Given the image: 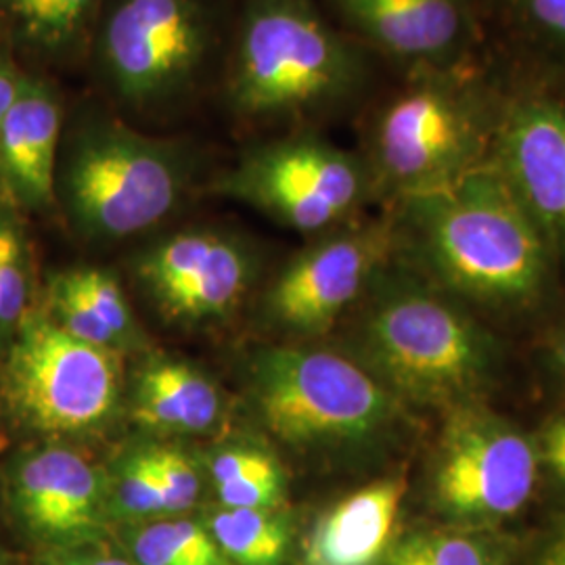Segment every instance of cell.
<instances>
[{
	"mask_svg": "<svg viewBox=\"0 0 565 565\" xmlns=\"http://www.w3.org/2000/svg\"><path fill=\"white\" fill-rule=\"evenodd\" d=\"M394 258L486 323L543 321L565 285L541 228L490 166L385 207Z\"/></svg>",
	"mask_w": 565,
	"mask_h": 565,
	"instance_id": "1",
	"label": "cell"
},
{
	"mask_svg": "<svg viewBox=\"0 0 565 565\" xmlns=\"http://www.w3.org/2000/svg\"><path fill=\"white\" fill-rule=\"evenodd\" d=\"M343 319L338 348L422 419L492 403L505 382L503 333L396 258Z\"/></svg>",
	"mask_w": 565,
	"mask_h": 565,
	"instance_id": "2",
	"label": "cell"
},
{
	"mask_svg": "<svg viewBox=\"0 0 565 565\" xmlns=\"http://www.w3.org/2000/svg\"><path fill=\"white\" fill-rule=\"evenodd\" d=\"M380 60L331 20L321 0H243L221 99L247 126L315 128L361 114Z\"/></svg>",
	"mask_w": 565,
	"mask_h": 565,
	"instance_id": "3",
	"label": "cell"
},
{
	"mask_svg": "<svg viewBox=\"0 0 565 565\" xmlns=\"http://www.w3.org/2000/svg\"><path fill=\"white\" fill-rule=\"evenodd\" d=\"M503 86L488 53L459 67L401 72L361 116V153L377 202L443 191L490 162Z\"/></svg>",
	"mask_w": 565,
	"mask_h": 565,
	"instance_id": "4",
	"label": "cell"
},
{
	"mask_svg": "<svg viewBox=\"0 0 565 565\" xmlns=\"http://www.w3.org/2000/svg\"><path fill=\"white\" fill-rule=\"evenodd\" d=\"M249 394L268 434L321 463L384 461L425 422L342 348L319 343L260 350L249 366Z\"/></svg>",
	"mask_w": 565,
	"mask_h": 565,
	"instance_id": "5",
	"label": "cell"
},
{
	"mask_svg": "<svg viewBox=\"0 0 565 565\" xmlns=\"http://www.w3.org/2000/svg\"><path fill=\"white\" fill-rule=\"evenodd\" d=\"M231 0H107L88 53L124 120L177 118L221 82L235 25Z\"/></svg>",
	"mask_w": 565,
	"mask_h": 565,
	"instance_id": "6",
	"label": "cell"
},
{
	"mask_svg": "<svg viewBox=\"0 0 565 565\" xmlns=\"http://www.w3.org/2000/svg\"><path fill=\"white\" fill-rule=\"evenodd\" d=\"M198 170L193 142L145 135L114 109L90 105L63 128L55 202L82 239L124 242L172 216Z\"/></svg>",
	"mask_w": 565,
	"mask_h": 565,
	"instance_id": "7",
	"label": "cell"
},
{
	"mask_svg": "<svg viewBox=\"0 0 565 565\" xmlns=\"http://www.w3.org/2000/svg\"><path fill=\"white\" fill-rule=\"evenodd\" d=\"M532 429L492 403L469 404L436 419L419 469V497L434 524L509 530L539 497Z\"/></svg>",
	"mask_w": 565,
	"mask_h": 565,
	"instance_id": "8",
	"label": "cell"
},
{
	"mask_svg": "<svg viewBox=\"0 0 565 565\" xmlns=\"http://www.w3.org/2000/svg\"><path fill=\"white\" fill-rule=\"evenodd\" d=\"M0 398L15 424L49 438L99 431L120 406L118 352L63 331L30 308L2 354Z\"/></svg>",
	"mask_w": 565,
	"mask_h": 565,
	"instance_id": "9",
	"label": "cell"
},
{
	"mask_svg": "<svg viewBox=\"0 0 565 565\" xmlns=\"http://www.w3.org/2000/svg\"><path fill=\"white\" fill-rule=\"evenodd\" d=\"M214 191L310 237L361 218L364 205L377 202L361 153L315 128L245 147Z\"/></svg>",
	"mask_w": 565,
	"mask_h": 565,
	"instance_id": "10",
	"label": "cell"
},
{
	"mask_svg": "<svg viewBox=\"0 0 565 565\" xmlns=\"http://www.w3.org/2000/svg\"><path fill=\"white\" fill-rule=\"evenodd\" d=\"M490 57L499 65L503 109L488 163L541 228L565 285V78Z\"/></svg>",
	"mask_w": 565,
	"mask_h": 565,
	"instance_id": "11",
	"label": "cell"
},
{
	"mask_svg": "<svg viewBox=\"0 0 565 565\" xmlns=\"http://www.w3.org/2000/svg\"><path fill=\"white\" fill-rule=\"evenodd\" d=\"M392 258L394 231L385 212L315 235L270 285L268 315L294 335H327Z\"/></svg>",
	"mask_w": 565,
	"mask_h": 565,
	"instance_id": "12",
	"label": "cell"
},
{
	"mask_svg": "<svg viewBox=\"0 0 565 565\" xmlns=\"http://www.w3.org/2000/svg\"><path fill=\"white\" fill-rule=\"evenodd\" d=\"M327 15L398 72L459 67L488 53L478 0H321Z\"/></svg>",
	"mask_w": 565,
	"mask_h": 565,
	"instance_id": "13",
	"label": "cell"
},
{
	"mask_svg": "<svg viewBox=\"0 0 565 565\" xmlns=\"http://www.w3.org/2000/svg\"><path fill=\"white\" fill-rule=\"evenodd\" d=\"M4 494L21 530L57 553L93 543L109 518L107 476L60 443L20 450L4 471Z\"/></svg>",
	"mask_w": 565,
	"mask_h": 565,
	"instance_id": "14",
	"label": "cell"
},
{
	"mask_svg": "<svg viewBox=\"0 0 565 565\" xmlns=\"http://www.w3.org/2000/svg\"><path fill=\"white\" fill-rule=\"evenodd\" d=\"M137 277L172 321L226 317L256 275V252L239 235L195 226L142 249Z\"/></svg>",
	"mask_w": 565,
	"mask_h": 565,
	"instance_id": "15",
	"label": "cell"
},
{
	"mask_svg": "<svg viewBox=\"0 0 565 565\" xmlns=\"http://www.w3.org/2000/svg\"><path fill=\"white\" fill-rule=\"evenodd\" d=\"M65 111L57 86L41 72L21 74L20 88L0 135V200L18 212L55 205Z\"/></svg>",
	"mask_w": 565,
	"mask_h": 565,
	"instance_id": "16",
	"label": "cell"
},
{
	"mask_svg": "<svg viewBox=\"0 0 565 565\" xmlns=\"http://www.w3.org/2000/svg\"><path fill=\"white\" fill-rule=\"evenodd\" d=\"M408 492L411 478L403 467L342 497L315 525L308 565H380L398 536Z\"/></svg>",
	"mask_w": 565,
	"mask_h": 565,
	"instance_id": "17",
	"label": "cell"
},
{
	"mask_svg": "<svg viewBox=\"0 0 565 565\" xmlns=\"http://www.w3.org/2000/svg\"><path fill=\"white\" fill-rule=\"evenodd\" d=\"M107 0H0V41L11 57L49 65L88 61Z\"/></svg>",
	"mask_w": 565,
	"mask_h": 565,
	"instance_id": "18",
	"label": "cell"
},
{
	"mask_svg": "<svg viewBox=\"0 0 565 565\" xmlns=\"http://www.w3.org/2000/svg\"><path fill=\"white\" fill-rule=\"evenodd\" d=\"M223 396L202 371L181 361H153L135 377L130 415L137 424L166 434H203L223 415Z\"/></svg>",
	"mask_w": 565,
	"mask_h": 565,
	"instance_id": "19",
	"label": "cell"
},
{
	"mask_svg": "<svg viewBox=\"0 0 565 565\" xmlns=\"http://www.w3.org/2000/svg\"><path fill=\"white\" fill-rule=\"evenodd\" d=\"M497 60L565 78V0H478Z\"/></svg>",
	"mask_w": 565,
	"mask_h": 565,
	"instance_id": "20",
	"label": "cell"
},
{
	"mask_svg": "<svg viewBox=\"0 0 565 565\" xmlns=\"http://www.w3.org/2000/svg\"><path fill=\"white\" fill-rule=\"evenodd\" d=\"M520 545L511 530L422 522L398 532L380 565H515Z\"/></svg>",
	"mask_w": 565,
	"mask_h": 565,
	"instance_id": "21",
	"label": "cell"
},
{
	"mask_svg": "<svg viewBox=\"0 0 565 565\" xmlns=\"http://www.w3.org/2000/svg\"><path fill=\"white\" fill-rule=\"evenodd\" d=\"M207 476L223 507L281 509L287 492L277 457L256 446H224L207 457Z\"/></svg>",
	"mask_w": 565,
	"mask_h": 565,
	"instance_id": "22",
	"label": "cell"
},
{
	"mask_svg": "<svg viewBox=\"0 0 565 565\" xmlns=\"http://www.w3.org/2000/svg\"><path fill=\"white\" fill-rule=\"evenodd\" d=\"M205 527L224 557L237 565H281L291 541L281 509L223 507L207 518Z\"/></svg>",
	"mask_w": 565,
	"mask_h": 565,
	"instance_id": "23",
	"label": "cell"
},
{
	"mask_svg": "<svg viewBox=\"0 0 565 565\" xmlns=\"http://www.w3.org/2000/svg\"><path fill=\"white\" fill-rule=\"evenodd\" d=\"M137 565H226L207 527L179 515L156 518L128 534Z\"/></svg>",
	"mask_w": 565,
	"mask_h": 565,
	"instance_id": "24",
	"label": "cell"
},
{
	"mask_svg": "<svg viewBox=\"0 0 565 565\" xmlns=\"http://www.w3.org/2000/svg\"><path fill=\"white\" fill-rule=\"evenodd\" d=\"M30 247L18 210L0 200V354L30 312Z\"/></svg>",
	"mask_w": 565,
	"mask_h": 565,
	"instance_id": "25",
	"label": "cell"
},
{
	"mask_svg": "<svg viewBox=\"0 0 565 565\" xmlns=\"http://www.w3.org/2000/svg\"><path fill=\"white\" fill-rule=\"evenodd\" d=\"M109 518L126 522H145L168 518L162 488L153 461V446L126 452L107 476Z\"/></svg>",
	"mask_w": 565,
	"mask_h": 565,
	"instance_id": "26",
	"label": "cell"
},
{
	"mask_svg": "<svg viewBox=\"0 0 565 565\" xmlns=\"http://www.w3.org/2000/svg\"><path fill=\"white\" fill-rule=\"evenodd\" d=\"M67 275L105 327L114 333L120 350H128L141 343V333L130 310V303L121 291L120 282L109 270L81 266L70 268Z\"/></svg>",
	"mask_w": 565,
	"mask_h": 565,
	"instance_id": "27",
	"label": "cell"
},
{
	"mask_svg": "<svg viewBox=\"0 0 565 565\" xmlns=\"http://www.w3.org/2000/svg\"><path fill=\"white\" fill-rule=\"evenodd\" d=\"M532 434L539 455V494L551 501V511H562L565 509V404L548 413Z\"/></svg>",
	"mask_w": 565,
	"mask_h": 565,
	"instance_id": "28",
	"label": "cell"
},
{
	"mask_svg": "<svg viewBox=\"0 0 565 565\" xmlns=\"http://www.w3.org/2000/svg\"><path fill=\"white\" fill-rule=\"evenodd\" d=\"M153 461L168 515L189 511L202 492L198 465L177 446H153Z\"/></svg>",
	"mask_w": 565,
	"mask_h": 565,
	"instance_id": "29",
	"label": "cell"
},
{
	"mask_svg": "<svg viewBox=\"0 0 565 565\" xmlns=\"http://www.w3.org/2000/svg\"><path fill=\"white\" fill-rule=\"evenodd\" d=\"M532 352L546 390L565 404V306L543 319Z\"/></svg>",
	"mask_w": 565,
	"mask_h": 565,
	"instance_id": "30",
	"label": "cell"
},
{
	"mask_svg": "<svg viewBox=\"0 0 565 565\" xmlns=\"http://www.w3.org/2000/svg\"><path fill=\"white\" fill-rule=\"evenodd\" d=\"M515 565H565V509L551 511L527 541H522Z\"/></svg>",
	"mask_w": 565,
	"mask_h": 565,
	"instance_id": "31",
	"label": "cell"
},
{
	"mask_svg": "<svg viewBox=\"0 0 565 565\" xmlns=\"http://www.w3.org/2000/svg\"><path fill=\"white\" fill-rule=\"evenodd\" d=\"M21 74H23V70L18 65V61L13 60L9 53L0 51V135H2L7 114L15 102Z\"/></svg>",
	"mask_w": 565,
	"mask_h": 565,
	"instance_id": "32",
	"label": "cell"
},
{
	"mask_svg": "<svg viewBox=\"0 0 565 565\" xmlns=\"http://www.w3.org/2000/svg\"><path fill=\"white\" fill-rule=\"evenodd\" d=\"M88 555V559H90V564L93 565H137L132 559H121L118 555H111V553H107V551H102V553H86Z\"/></svg>",
	"mask_w": 565,
	"mask_h": 565,
	"instance_id": "33",
	"label": "cell"
}]
</instances>
